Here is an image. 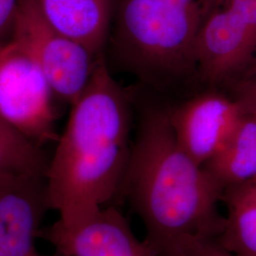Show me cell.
<instances>
[{
  "instance_id": "cell-9",
  "label": "cell",
  "mask_w": 256,
  "mask_h": 256,
  "mask_svg": "<svg viewBox=\"0 0 256 256\" xmlns=\"http://www.w3.org/2000/svg\"><path fill=\"white\" fill-rule=\"evenodd\" d=\"M242 104L218 93H204L169 111L178 144L200 165L224 146L238 122Z\"/></svg>"
},
{
  "instance_id": "cell-11",
  "label": "cell",
  "mask_w": 256,
  "mask_h": 256,
  "mask_svg": "<svg viewBox=\"0 0 256 256\" xmlns=\"http://www.w3.org/2000/svg\"><path fill=\"white\" fill-rule=\"evenodd\" d=\"M238 99L242 110L236 126L220 151L203 165L223 191L256 178V106Z\"/></svg>"
},
{
  "instance_id": "cell-16",
  "label": "cell",
  "mask_w": 256,
  "mask_h": 256,
  "mask_svg": "<svg viewBox=\"0 0 256 256\" xmlns=\"http://www.w3.org/2000/svg\"><path fill=\"white\" fill-rule=\"evenodd\" d=\"M248 66H250V74L240 88L238 97L245 98L256 106V56Z\"/></svg>"
},
{
  "instance_id": "cell-8",
  "label": "cell",
  "mask_w": 256,
  "mask_h": 256,
  "mask_svg": "<svg viewBox=\"0 0 256 256\" xmlns=\"http://www.w3.org/2000/svg\"><path fill=\"white\" fill-rule=\"evenodd\" d=\"M48 210L45 176L0 174V256H36Z\"/></svg>"
},
{
  "instance_id": "cell-7",
  "label": "cell",
  "mask_w": 256,
  "mask_h": 256,
  "mask_svg": "<svg viewBox=\"0 0 256 256\" xmlns=\"http://www.w3.org/2000/svg\"><path fill=\"white\" fill-rule=\"evenodd\" d=\"M39 239L61 256H156L138 240L122 212L111 204L72 225L55 221L42 227Z\"/></svg>"
},
{
  "instance_id": "cell-5",
  "label": "cell",
  "mask_w": 256,
  "mask_h": 256,
  "mask_svg": "<svg viewBox=\"0 0 256 256\" xmlns=\"http://www.w3.org/2000/svg\"><path fill=\"white\" fill-rule=\"evenodd\" d=\"M10 36L24 46L45 74L55 98L72 104L90 81L101 56L50 26L36 0H18Z\"/></svg>"
},
{
  "instance_id": "cell-12",
  "label": "cell",
  "mask_w": 256,
  "mask_h": 256,
  "mask_svg": "<svg viewBox=\"0 0 256 256\" xmlns=\"http://www.w3.org/2000/svg\"><path fill=\"white\" fill-rule=\"evenodd\" d=\"M226 207L218 242L238 256H256V178L225 189Z\"/></svg>"
},
{
  "instance_id": "cell-15",
  "label": "cell",
  "mask_w": 256,
  "mask_h": 256,
  "mask_svg": "<svg viewBox=\"0 0 256 256\" xmlns=\"http://www.w3.org/2000/svg\"><path fill=\"white\" fill-rule=\"evenodd\" d=\"M18 0H0V36L6 32H10L18 8Z\"/></svg>"
},
{
  "instance_id": "cell-1",
  "label": "cell",
  "mask_w": 256,
  "mask_h": 256,
  "mask_svg": "<svg viewBox=\"0 0 256 256\" xmlns=\"http://www.w3.org/2000/svg\"><path fill=\"white\" fill-rule=\"evenodd\" d=\"M223 190L178 144L169 111L149 110L131 147L118 198L144 223L156 256H174L198 242L218 239Z\"/></svg>"
},
{
  "instance_id": "cell-6",
  "label": "cell",
  "mask_w": 256,
  "mask_h": 256,
  "mask_svg": "<svg viewBox=\"0 0 256 256\" xmlns=\"http://www.w3.org/2000/svg\"><path fill=\"white\" fill-rule=\"evenodd\" d=\"M256 56V0H209L196 41V68L221 82Z\"/></svg>"
},
{
  "instance_id": "cell-14",
  "label": "cell",
  "mask_w": 256,
  "mask_h": 256,
  "mask_svg": "<svg viewBox=\"0 0 256 256\" xmlns=\"http://www.w3.org/2000/svg\"><path fill=\"white\" fill-rule=\"evenodd\" d=\"M174 256H238L223 247L218 239L206 240L191 245Z\"/></svg>"
},
{
  "instance_id": "cell-13",
  "label": "cell",
  "mask_w": 256,
  "mask_h": 256,
  "mask_svg": "<svg viewBox=\"0 0 256 256\" xmlns=\"http://www.w3.org/2000/svg\"><path fill=\"white\" fill-rule=\"evenodd\" d=\"M48 162L42 147L21 135L0 116V174L46 178Z\"/></svg>"
},
{
  "instance_id": "cell-17",
  "label": "cell",
  "mask_w": 256,
  "mask_h": 256,
  "mask_svg": "<svg viewBox=\"0 0 256 256\" xmlns=\"http://www.w3.org/2000/svg\"><path fill=\"white\" fill-rule=\"evenodd\" d=\"M36 256H42V254H39V252H38V254H37ZM60 256V254H56V252H54V256Z\"/></svg>"
},
{
  "instance_id": "cell-10",
  "label": "cell",
  "mask_w": 256,
  "mask_h": 256,
  "mask_svg": "<svg viewBox=\"0 0 256 256\" xmlns=\"http://www.w3.org/2000/svg\"><path fill=\"white\" fill-rule=\"evenodd\" d=\"M42 16L64 36L101 55L116 0H36Z\"/></svg>"
},
{
  "instance_id": "cell-4",
  "label": "cell",
  "mask_w": 256,
  "mask_h": 256,
  "mask_svg": "<svg viewBox=\"0 0 256 256\" xmlns=\"http://www.w3.org/2000/svg\"><path fill=\"white\" fill-rule=\"evenodd\" d=\"M54 93L27 50L10 36L0 39V116L37 146L56 142Z\"/></svg>"
},
{
  "instance_id": "cell-2",
  "label": "cell",
  "mask_w": 256,
  "mask_h": 256,
  "mask_svg": "<svg viewBox=\"0 0 256 256\" xmlns=\"http://www.w3.org/2000/svg\"><path fill=\"white\" fill-rule=\"evenodd\" d=\"M130 152L128 102L100 56L48 166V204L57 221L76 224L118 200Z\"/></svg>"
},
{
  "instance_id": "cell-3",
  "label": "cell",
  "mask_w": 256,
  "mask_h": 256,
  "mask_svg": "<svg viewBox=\"0 0 256 256\" xmlns=\"http://www.w3.org/2000/svg\"><path fill=\"white\" fill-rule=\"evenodd\" d=\"M209 0H116L114 42L129 64L149 75L196 68V41Z\"/></svg>"
}]
</instances>
